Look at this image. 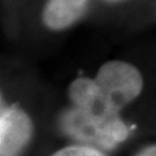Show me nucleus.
Returning a JSON list of instances; mask_svg holds the SVG:
<instances>
[{"mask_svg":"<svg viewBox=\"0 0 156 156\" xmlns=\"http://www.w3.org/2000/svg\"><path fill=\"white\" fill-rule=\"evenodd\" d=\"M0 103H2V94H0Z\"/></svg>","mask_w":156,"mask_h":156,"instance_id":"0eeeda50","label":"nucleus"},{"mask_svg":"<svg viewBox=\"0 0 156 156\" xmlns=\"http://www.w3.org/2000/svg\"><path fill=\"white\" fill-rule=\"evenodd\" d=\"M33 134V121L20 105L0 112V156H21Z\"/></svg>","mask_w":156,"mask_h":156,"instance_id":"7ed1b4c3","label":"nucleus"},{"mask_svg":"<svg viewBox=\"0 0 156 156\" xmlns=\"http://www.w3.org/2000/svg\"><path fill=\"white\" fill-rule=\"evenodd\" d=\"M135 156H156V148H155V144H151L144 147L142 151H139Z\"/></svg>","mask_w":156,"mask_h":156,"instance_id":"423d86ee","label":"nucleus"},{"mask_svg":"<svg viewBox=\"0 0 156 156\" xmlns=\"http://www.w3.org/2000/svg\"><path fill=\"white\" fill-rule=\"evenodd\" d=\"M68 94L73 105L60 116V128L68 136L99 151L112 150L126 140L129 126L92 78H77Z\"/></svg>","mask_w":156,"mask_h":156,"instance_id":"f257e3e1","label":"nucleus"},{"mask_svg":"<svg viewBox=\"0 0 156 156\" xmlns=\"http://www.w3.org/2000/svg\"><path fill=\"white\" fill-rule=\"evenodd\" d=\"M87 0H48L43 11V22L52 30L70 26L83 13Z\"/></svg>","mask_w":156,"mask_h":156,"instance_id":"20e7f679","label":"nucleus"},{"mask_svg":"<svg viewBox=\"0 0 156 156\" xmlns=\"http://www.w3.org/2000/svg\"><path fill=\"white\" fill-rule=\"evenodd\" d=\"M100 91L120 111L133 101L143 89V78L134 65L124 61H108L92 78Z\"/></svg>","mask_w":156,"mask_h":156,"instance_id":"f03ea898","label":"nucleus"},{"mask_svg":"<svg viewBox=\"0 0 156 156\" xmlns=\"http://www.w3.org/2000/svg\"><path fill=\"white\" fill-rule=\"evenodd\" d=\"M51 156H107L103 151L82 144H72L56 151Z\"/></svg>","mask_w":156,"mask_h":156,"instance_id":"39448f33","label":"nucleus"}]
</instances>
